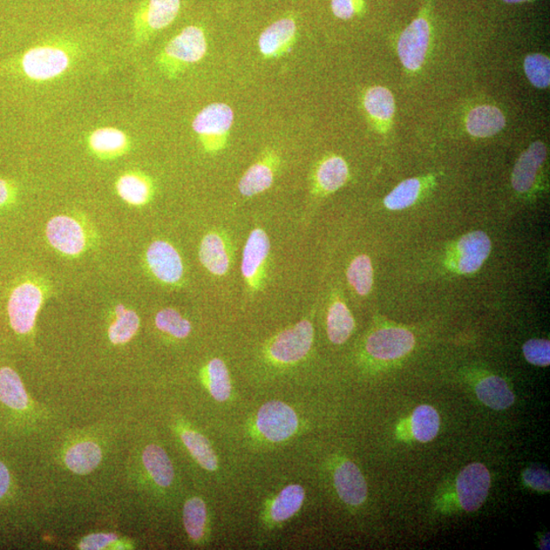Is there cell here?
I'll return each mask as SVG.
<instances>
[{
    "label": "cell",
    "instance_id": "1",
    "mask_svg": "<svg viewBox=\"0 0 550 550\" xmlns=\"http://www.w3.org/2000/svg\"><path fill=\"white\" fill-rule=\"evenodd\" d=\"M207 52L205 33L198 26H189L174 37L159 58V66L169 76L199 63Z\"/></svg>",
    "mask_w": 550,
    "mask_h": 550
},
{
    "label": "cell",
    "instance_id": "2",
    "mask_svg": "<svg viewBox=\"0 0 550 550\" xmlns=\"http://www.w3.org/2000/svg\"><path fill=\"white\" fill-rule=\"evenodd\" d=\"M235 120L232 107L215 102L204 107L193 120V130L199 136L204 148L213 152L221 151L229 138Z\"/></svg>",
    "mask_w": 550,
    "mask_h": 550
},
{
    "label": "cell",
    "instance_id": "3",
    "mask_svg": "<svg viewBox=\"0 0 550 550\" xmlns=\"http://www.w3.org/2000/svg\"><path fill=\"white\" fill-rule=\"evenodd\" d=\"M181 10V0H146L134 19V37L141 43L171 25Z\"/></svg>",
    "mask_w": 550,
    "mask_h": 550
},
{
    "label": "cell",
    "instance_id": "4",
    "mask_svg": "<svg viewBox=\"0 0 550 550\" xmlns=\"http://www.w3.org/2000/svg\"><path fill=\"white\" fill-rule=\"evenodd\" d=\"M314 339V325L308 321H300L275 337L270 345V356L283 364L298 362L307 356Z\"/></svg>",
    "mask_w": 550,
    "mask_h": 550
},
{
    "label": "cell",
    "instance_id": "5",
    "mask_svg": "<svg viewBox=\"0 0 550 550\" xmlns=\"http://www.w3.org/2000/svg\"><path fill=\"white\" fill-rule=\"evenodd\" d=\"M43 302V290L32 283L19 284L12 291L9 316L12 328L18 334H28L32 330Z\"/></svg>",
    "mask_w": 550,
    "mask_h": 550
},
{
    "label": "cell",
    "instance_id": "6",
    "mask_svg": "<svg viewBox=\"0 0 550 550\" xmlns=\"http://www.w3.org/2000/svg\"><path fill=\"white\" fill-rule=\"evenodd\" d=\"M298 424L295 411L280 400H271L258 412V430L265 438L275 443H281L293 436L298 430Z\"/></svg>",
    "mask_w": 550,
    "mask_h": 550
},
{
    "label": "cell",
    "instance_id": "7",
    "mask_svg": "<svg viewBox=\"0 0 550 550\" xmlns=\"http://www.w3.org/2000/svg\"><path fill=\"white\" fill-rule=\"evenodd\" d=\"M70 65L65 50L54 46H39L25 53L24 73L32 80L47 81L60 76Z\"/></svg>",
    "mask_w": 550,
    "mask_h": 550
},
{
    "label": "cell",
    "instance_id": "8",
    "mask_svg": "<svg viewBox=\"0 0 550 550\" xmlns=\"http://www.w3.org/2000/svg\"><path fill=\"white\" fill-rule=\"evenodd\" d=\"M491 485V473L484 465L473 463L465 467L457 478L461 507L466 512H476L484 506Z\"/></svg>",
    "mask_w": 550,
    "mask_h": 550
},
{
    "label": "cell",
    "instance_id": "9",
    "mask_svg": "<svg viewBox=\"0 0 550 550\" xmlns=\"http://www.w3.org/2000/svg\"><path fill=\"white\" fill-rule=\"evenodd\" d=\"M415 346V337L411 331L390 328L379 329L367 339L366 350L372 357L379 360H396L402 358Z\"/></svg>",
    "mask_w": 550,
    "mask_h": 550
},
{
    "label": "cell",
    "instance_id": "10",
    "mask_svg": "<svg viewBox=\"0 0 550 550\" xmlns=\"http://www.w3.org/2000/svg\"><path fill=\"white\" fill-rule=\"evenodd\" d=\"M430 39V27L423 18L414 20L403 32L399 40L398 51L406 69L417 71L423 65Z\"/></svg>",
    "mask_w": 550,
    "mask_h": 550
},
{
    "label": "cell",
    "instance_id": "11",
    "mask_svg": "<svg viewBox=\"0 0 550 550\" xmlns=\"http://www.w3.org/2000/svg\"><path fill=\"white\" fill-rule=\"evenodd\" d=\"M46 236L52 246L66 255L76 256L85 248L84 230L69 216L53 217L47 223Z\"/></svg>",
    "mask_w": 550,
    "mask_h": 550
},
{
    "label": "cell",
    "instance_id": "12",
    "mask_svg": "<svg viewBox=\"0 0 550 550\" xmlns=\"http://www.w3.org/2000/svg\"><path fill=\"white\" fill-rule=\"evenodd\" d=\"M151 273L162 283H176L183 274L182 258L171 244L155 241L149 246L146 254Z\"/></svg>",
    "mask_w": 550,
    "mask_h": 550
},
{
    "label": "cell",
    "instance_id": "13",
    "mask_svg": "<svg viewBox=\"0 0 550 550\" xmlns=\"http://www.w3.org/2000/svg\"><path fill=\"white\" fill-rule=\"evenodd\" d=\"M297 24L294 19L283 18L265 29L258 46L265 58H276L289 53L296 43Z\"/></svg>",
    "mask_w": 550,
    "mask_h": 550
},
{
    "label": "cell",
    "instance_id": "14",
    "mask_svg": "<svg viewBox=\"0 0 550 550\" xmlns=\"http://www.w3.org/2000/svg\"><path fill=\"white\" fill-rule=\"evenodd\" d=\"M335 486L339 498L349 506H360L367 499L368 487L361 471L352 461H346L337 468Z\"/></svg>",
    "mask_w": 550,
    "mask_h": 550
},
{
    "label": "cell",
    "instance_id": "15",
    "mask_svg": "<svg viewBox=\"0 0 550 550\" xmlns=\"http://www.w3.org/2000/svg\"><path fill=\"white\" fill-rule=\"evenodd\" d=\"M458 250L460 273L473 274L484 265L491 254L492 242L485 233L477 230L461 237Z\"/></svg>",
    "mask_w": 550,
    "mask_h": 550
},
{
    "label": "cell",
    "instance_id": "16",
    "mask_svg": "<svg viewBox=\"0 0 550 550\" xmlns=\"http://www.w3.org/2000/svg\"><path fill=\"white\" fill-rule=\"evenodd\" d=\"M546 159V148L542 142H534L520 156L514 167L512 185L515 191L525 193L534 185L538 169Z\"/></svg>",
    "mask_w": 550,
    "mask_h": 550
},
{
    "label": "cell",
    "instance_id": "17",
    "mask_svg": "<svg viewBox=\"0 0 550 550\" xmlns=\"http://www.w3.org/2000/svg\"><path fill=\"white\" fill-rule=\"evenodd\" d=\"M270 251L268 236L261 229H255L244 244L242 261V274L252 283L263 267Z\"/></svg>",
    "mask_w": 550,
    "mask_h": 550
},
{
    "label": "cell",
    "instance_id": "18",
    "mask_svg": "<svg viewBox=\"0 0 550 550\" xmlns=\"http://www.w3.org/2000/svg\"><path fill=\"white\" fill-rule=\"evenodd\" d=\"M466 126L474 137H492L505 128L506 119L498 107L481 105L469 113Z\"/></svg>",
    "mask_w": 550,
    "mask_h": 550
},
{
    "label": "cell",
    "instance_id": "19",
    "mask_svg": "<svg viewBox=\"0 0 550 550\" xmlns=\"http://www.w3.org/2000/svg\"><path fill=\"white\" fill-rule=\"evenodd\" d=\"M199 256L201 263L209 273L214 275H224L229 268V256L221 236L208 234L204 236L200 244Z\"/></svg>",
    "mask_w": 550,
    "mask_h": 550
},
{
    "label": "cell",
    "instance_id": "20",
    "mask_svg": "<svg viewBox=\"0 0 550 550\" xmlns=\"http://www.w3.org/2000/svg\"><path fill=\"white\" fill-rule=\"evenodd\" d=\"M476 395L486 407L492 410H506L515 403V395L504 379L489 376L476 386Z\"/></svg>",
    "mask_w": 550,
    "mask_h": 550
},
{
    "label": "cell",
    "instance_id": "21",
    "mask_svg": "<svg viewBox=\"0 0 550 550\" xmlns=\"http://www.w3.org/2000/svg\"><path fill=\"white\" fill-rule=\"evenodd\" d=\"M89 142L92 151L105 159L124 153L128 146L127 135L115 128H98L92 133Z\"/></svg>",
    "mask_w": 550,
    "mask_h": 550
},
{
    "label": "cell",
    "instance_id": "22",
    "mask_svg": "<svg viewBox=\"0 0 550 550\" xmlns=\"http://www.w3.org/2000/svg\"><path fill=\"white\" fill-rule=\"evenodd\" d=\"M102 459L100 447L92 441L74 445L66 454V464L74 473L89 474L97 468Z\"/></svg>",
    "mask_w": 550,
    "mask_h": 550
},
{
    "label": "cell",
    "instance_id": "23",
    "mask_svg": "<svg viewBox=\"0 0 550 550\" xmlns=\"http://www.w3.org/2000/svg\"><path fill=\"white\" fill-rule=\"evenodd\" d=\"M143 463L159 486L168 487L173 484L174 467L163 448L155 445H148L143 453Z\"/></svg>",
    "mask_w": 550,
    "mask_h": 550
},
{
    "label": "cell",
    "instance_id": "24",
    "mask_svg": "<svg viewBox=\"0 0 550 550\" xmlns=\"http://www.w3.org/2000/svg\"><path fill=\"white\" fill-rule=\"evenodd\" d=\"M355 328L354 318L343 302L330 306L328 315V335L332 344L342 345L348 341Z\"/></svg>",
    "mask_w": 550,
    "mask_h": 550
},
{
    "label": "cell",
    "instance_id": "25",
    "mask_svg": "<svg viewBox=\"0 0 550 550\" xmlns=\"http://www.w3.org/2000/svg\"><path fill=\"white\" fill-rule=\"evenodd\" d=\"M348 176L349 168L345 161L338 156H332L319 166L316 181L324 192L331 193L342 188L348 180Z\"/></svg>",
    "mask_w": 550,
    "mask_h": 550
},
{
    "label": "cell",
    "instance_id": "26",
    "mask_svg": "<svg viewBox=\"0 0 550 550\" xmlns=\"http://www.w3.org/2000/svg\"><path fill=\"white\" fill-rule=\"evenodd\" d=\"M411 423L414 438L420 443H430L438 434L440 418L433 407L422 405L414 410Z\"/></svg>",
    "mask_w": 550,
    "mask_h": 550
},
{
    "label": "cell",
    "instance_id": "27",
    "mask_svg": "<svg viewBox=\"0 0 550 550\" xmlns=\"http://www.w3.org/2000/svg\"><path fill=\"white\" fill-rule=\"evenodd\" d=\"M0 400L12 409L23 410L28 406V396L20 378L11 368L0 370Z\"/></svg>",
    "mask_w": 550,
    "mask_h": 550
},
{
    "label": "cell",
    "instance_id": "28",
    "mask_svg": "<svg viewBox=\"0 0 550 550\" xmlns=\"http://www.w3.org/2000/svg\"><path fill=\"white\" fill-rule=\"evenodd\" d=\"M305 499V492L300 485H289L283 489L277 495L273 507H271V517L275 522H284L291 517L302 507Z\"/></svg>",
    "mask_w": 550,
    "mask_h": 550
},
{
    "label": "cell",
    "instance_id": "29",
    "mask_svg": "<svg viewBox=\"0 0 550 550\" xmlns=\"http://www.w3.org/2000/svg\"><path fill=\"white\" fill-rule=\"evenodd\" d=\"M275 174L267 162H257L243 175L239 190L243 196L252 197L267 191L273 185Z\"/></svg>",
    "mask_w": 550,
    "mask_h": 550
},
{
    "label": "cell",
    "instance_id": "30",
    "mask_svg": "<svg viewBox=\"0 0 550 550\" xmlns=\"http://www.w3.org/2000/svg\"><path fill=\"white\" fill-rule=\"evenodd\" d=\"M117 190L122 200L137 206L145 204L151 195V182L144 176L135 174L122 175Z\"/></svg>",
    "mask_w": 550,
    "mask_h": 550
},
{
    "label": "cell",
    "instance_id": "31",
    "mask_svg": "<svg viewBox=\"0 0 550 550\" xmlns=\"http://www.w3.org/2000/svg\"><path fill=\"white\" fill-rule=\"evenodd\" d=\"M182 440L194 459L207 471H215L219 467L216 454L208 439L195 431L182 433Z\"/></svg>",
    "mask_w": 550,
    "mask_h": 550
},
{
    "label": "cell",
    "instance_id": "32",
    "mask_svg": "<svg viewBox=\"0 0 550 550\" xmlns=\"http://www.w3.org/2000/svg\"><path fill=\"white\" fill-rule=\"evenodd\" d=\"M115 315L117 319L108 330L112 343L121 345L130 342L139 329V316L135 311L128 310L122 305L115 308Z\"/></svg>",
    "mask_w": 550,
    "mask_h": 550
},
{
    "label": "cell",
    "instance_id": "33",
    "mask_svg": "<svg viewBox=\"0 0 550 550\" xmlns=\"http://www.w3.org/2000/svg\"><path fill=\"white\" fill-rule=\"evenodd\" d=\"M364 106L373 119L389 120L395 112V99L386 88L373 87L365 95Z\"/></svg>",
    "mask_w": 550,
    "mask_h": 550
},
{
    "label": "cell",
    "instance_id": "34",
    "mask_svg": "<svg viewBox=\"0 0 550 550\" xmlns=\"http://www.w3.org/2000/svg\"><path fill=\"white\" fill-rule=\"evenodd\" d=\"M207 518L205 502L199 498H193L183 507V526L190 538L199 540L204 534Z\"/></svg>",
    "mask_w": 550,
    "mask_h": 550
},
{
    "label": "cell",
    "instance_id": "35",
    "mask_svg": "<svg viewBox=\"0 0 550 550\" xmlns=\"http://www.w3.org/2000/svg\"><path fill=\"white\" fill-rule=\"evenodd\" d=\"M207 371L209 390L213 397L219 402L229 399L232 392V383L227 365L222 360L215 358L209 362Z\"/></svg>",
    "mask_w": 550,
    "mask_h": 550
},
{
    "label": "cell",
    "instance_id": "36",
    "mask_svg": "<svg viewBox=\"0 0 550 550\" xmlns=\"http://www.w3.org/2000/svg\"><path fill=\"white\" fill-rule=\"evenodd\" d=\"M348 281L357 293L366 296L370 293L373 285V267L370 258L360 255L350 264Z\"/></svg>",
    "mask_w": 550,
    "mask_h": 550
},
{
    "label": "cell",
    "instance_id": "37",
    "mask_svg": "<svg viewBox=\"0 0 550 550\" xmlns=\"http://www.w3.org/2000/svg\"><path fill=\"white\" fill-rule=\"evenodd\" d=\"M421 183L417 179L406 180L385 197L384 205L391 210H403L413 205L418 198Z\"/></svg>",
    "mask_w": 550,
    "mask_h": 550
},
{
    "label": "cell",
    "instance_id": "38",
    "mask_svg": "<svg viewBox=\"0 0 550 550\" xmlns=\"http://www.w3.org/2000/svg\"><path fill=\"white\" fill-rule=\"evenodd\" d=\"M158 329L178 338H185L192 330L191 323L183 318L178 311L171 308L159 312L155 318Z\"/></svg>",
    "mask_w": 550,
    "mask_h": 550
},
{
    "label": "cell",
    "instance_id": "39",
    "mask_svg": "<svg viewBox=\"0 0 550 550\" xmlns=\"http://www.w3.org/2000/svg\"><path fill=\"white\" fill-rule=\"evenodd\" d=\"M524 69L527 78L532 85L541 89L547 88L550 83V61L542 54H532L525 59Z\"/></svg>",
    "mask_w": 550,
    "mask_h": 550
},
{
    "label": "cell",
    "instance_id": "40",
    "mask_svg": "<svg viewBox=\"0 0 550 550\" xmlns=\"http://www.w3.org/2000/svg\"><path fill=\"white\" fill-rule=\"evenodd\" d=\"M523 352L530 364L541 367L550 364V343L547 339H530L523 345Z\"/></svg>",
    "mask_w": 550,
    "mask_h": 550
},
{
    "label": "cell",
    "instance_id": "41",
    "mask_svg": "<svg viewBox=\"0 0 550 550\" xmlns=\"http://www.w3.org/2000/svg\"><path fill=\"white\" fill-rule=\"evenodd\" d=\"M523 479L525 484L534 489L542 492H548L550 489V478L547 471L543 470L541 468L530 467L526 469L523 473Z\"/></svg>",
    "mask_w": 550,
    "mask_h": 550
},
{
    "label": "cell",
    "instance_id": "42",
    "mask_svg": "<svg viewBox=\"0 0 550 550\" xmlns=\"http://www.w3.org/2000/svg\"><path fill=\"white\" fill-rule=\"evenodd\" d=\"M118 540V536L112 533H97L86 536V538L81 541L80 548L84 550H98L104 549L108 546L112 545L113 542Z\"/></svg>",
    "mask_w": 550,
    "mask_h": 550
},
{
    "label": "cell",
    "instance_id": "43",
    "mask_svg": "<svg viewBox=\"0 0 550 550\" xmlns=\"http://www.w3.org/2000/svg\"><path fill=\"white\" fill-rule=\"evenodd\" d=\"M359 0H331L334 15L341 19H350L359 10Z\"/></svg>",
    "mask_w": 550,
    "mask_h": 550
},
{
    "label": "cell",
    "instance_id": "44",
    "mask_svg": "<svg viewBox=\"0 0 550 550\" xmlns=\"http://www.w3.org/2000/svg\"><path fill=\"white\" fill-rule=\"evenodd\" d=\"M10 486V473L8 469L0 463V499L8 492Z\"/></svg>",
    "mask_w": 550,
    "mask_h": 550
},
{
    "label": "cell",
    "instance_id": "45",
    "mask_svg": "<svg viewBox=\"0 0 550 550\" xmlns=\"http://www.w3.org/2000/svg\"><path fill=\"white\" fill-rule=\"evenodd\" d=\"M12 188L8 182L0 180V206L8 203L12 197Z\"/></svg>",
    "mask_w": 550,
    "mask_h": 550
},
{
    "label": "cell",
    "instance_id": "46",
    "mask_svg": "<svg viewBox=\"0 0 550 550\" xmlns=\"http://www.w3.org/2000/svg\"><path fill=\"white\" fill-rule=\"evenodd\" d=\"M502 2H505L507 4H521L529 2V0H502Z\"/></svg>",
    "mask_w": 550,
    "mask_h": 550
}]
</instances>
